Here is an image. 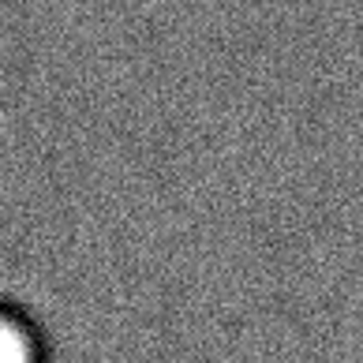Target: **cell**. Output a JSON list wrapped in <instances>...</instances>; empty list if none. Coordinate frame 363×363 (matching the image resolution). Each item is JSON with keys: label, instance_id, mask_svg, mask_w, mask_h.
Returning a JSON list of instances; mask_svg holds the SVG:
<instances>
[{"label": "cell", "instance_id": "6da1fadb", "mask_svg": "<svg viewBox=\"0 0 363 363\" xmlns=\"http://www.w3.org/2000/svg\"><path fill=\"white\" fill-rule=\"evenodd\" d=\"M0 363H38V341L16 315L0 311Z\"/></svg>", "mask_w": 363, "mask_h": 363}]
</instances>
